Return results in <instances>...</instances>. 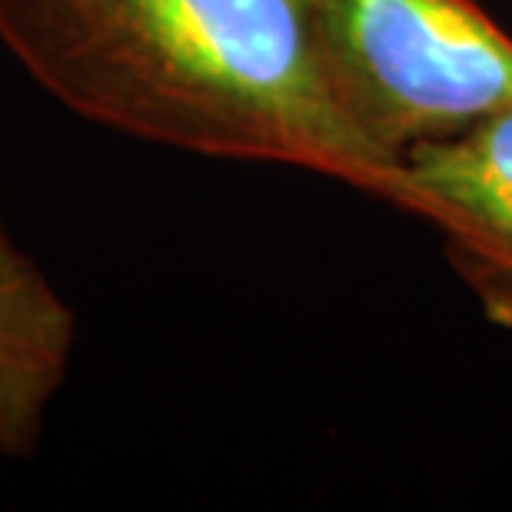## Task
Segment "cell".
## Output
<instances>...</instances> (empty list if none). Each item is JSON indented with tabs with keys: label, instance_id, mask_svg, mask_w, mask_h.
<instances>
[{
	"label": "cell",
	"instance_id": "obj_3",
	"mask_svg": "<svg viewBox=\"0 0 512 512\" xmlns=\"http://www.w3.org/2000/svg\"><path fill=\"white\" fill-rule=\"evenodd\" d=\"M416 217L443 230L449 263L493 323L512 330V110L403 153Z\"/></svg>",
	"mask_w": 512,
	"mask_h": 512
},
{
	"label": "cell",
	"instance_id": "obj_1",
	"mask_svg": "<svg viewBox=\"0 0 512 512\" xmlns=\"http://www.w3.org/2000/svg\"><path fill=\"white\" fill-rule=\"evenodd\" d=\"M0 44L90 124L313 170L416 213L403 160L343 114L306 0H0Z\"/></svg>",
	"mask_w": 512,
	"mask_h": 512
},
{
	"label": "cell",
	"instance_id": "obj_2",
	"mask_svg": "<svg viewBox=\"0 0 512 512\" xmlns=\"http://www.w3.org/2000/svg\"><path fill=\"white\" fill-rule=\"evenodd\" d=\"M343 114L403 160L512 110V37L473 0H306Z\"/></svg>",
	"mask_w": 512,
	"mask_h": 512
},
{
	"label": "cell",
	"instance_id": "obj_4",
	"mask_svg": "<svg viewBox=\"0 0 512 512\" xmlns=\"http://www.w3.org/2000/svg\"><path fill=\"white\" fill-rule=\"evenodd\" d=\"M77 316L0 213V459L27 456L64 386Z\"/></svg>",
	"mask_w": 512,
	"mask_h": 512
}]
</instances>
